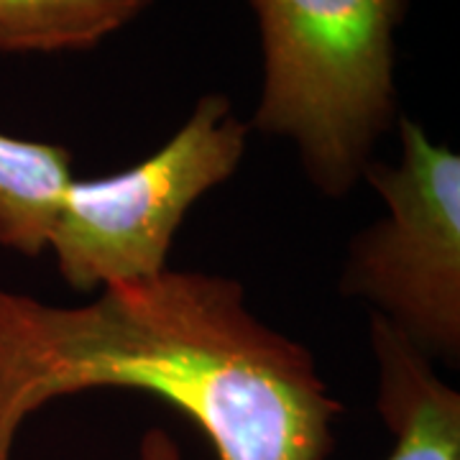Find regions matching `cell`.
<instances>
[{
  "label": "cell",
  "mask_w": 460,
  "mask_h": 460,
  "mask_svg": "<svg viewBox=\"0 0 460 460\" xmlns=\"http://www.w3.org/2000/svg\"><path fill=\"white\" fill-rule=\"evenodd\" d=\"M108 386L177 407L217 460H325L341 414L313 353L251 313L230 277L169 269L77 307L0 287V460L29 414Z\"/></svg>",
  "instance_id": "1"
},
{
  "label": "cell",
  "mask_w": 460,
  "mask_h": 460,
  "mask_svg": "<svg viewBox=\"0 0 460 460\" xmlns=\"http://www.w3.org/2000/svg\"><path fill=\"white\" fill-rule=\"evenodd\" d=\"M248 3L263 57L251 126L289 138L314 187L343 198L394 123V39L410 0Z\"/></svg>",
  "instance_id": "2"
},
{
  "label": "cell",
  "mask_w": 460,
  "mask_h": 460,
  "mask_svg": "<svg viewBox=\"0 0 460 460\" xmlns=\"http://www.w3.org/2000/svg\"><path fill=\"white\" fill-rule=\"evenodd\" d=\"M248 131L230 98L213 93L148 159L118 174L69 181L47 246L59 277L77 292H93L169 271L177 230L202 195L235 174Z\"/></svg>",
  "instance_id": "3"
},
{
  "label": "cell",
  "mask_w": 460,
  "mask_h": 460,
  "mask_svg": "<svg viewBox=\"0 0 460 460\" xmlns=\"http://www.w3.org/2000/svg\"><path fill=\"white\" fill-rule=\"evenodd\" d=\"M396 164L363 177L386 213L348 248L341 292L376 307L429 361L460 358V159L420 123L399 120Z\"/></svg>",
  "instance_id": "4"
},
{
  "label": "cell",
  "mask_w": 460,
  "mask_h": 460,
  "mask_svg": "<svg viewBox=\"0 0 460 460\" xmlns=\"http://www.w3.org/2000/svg\"><path fill=\"white\" fill-rule=\"evenodd\" d=\"M368 335L378 366V414L394 435L386 460H460L458 392L381 314H371Z\"/></svg>",
  "instance_id": "5"
},
{
  "label": "cell",
  "mask_w": 460,
  "mask_h": 460,
  "mask_svg": "<svg viewBox=\"0 0 460 460\" xmlns=\"http://www.w3.org/2000/svg\"><path fill=\"white\" fill-rule=\"evenodd\" d=\"M72 180L65 146L0 133V246L21 256L47 251Z\"/></svg>",
  "instance_id": "6"
},
{
  "label": "cell",
  "mask_w": 460,
  "mask_h": 460,
  "mask_svg": "<svg viewBox=\"0 0 460 460\" xmlns=\"http://www.w3.org/2000/svg\"><path fill=\"white\" fill-rule=\"evenodd\" d=\"M154 0H0V54H57L102 44Z\"/></svg>",
  "instance_id": "7"
},
{
  "label": "cell",
  "mask_w": 460,
  "mask_h": 460,
  "mask_svg": "<svg viewBox=\"0 0 460 460\" xmlns=\"http://www.w3.org/2000/svg\"><path fill=\"white\" fill-rule=\"evenodd\" d=\"M138 460H181L180 445L164 429L151 428L138 443Z\"/></svg>",
  "instance_id": "8"
}]
</instances>
